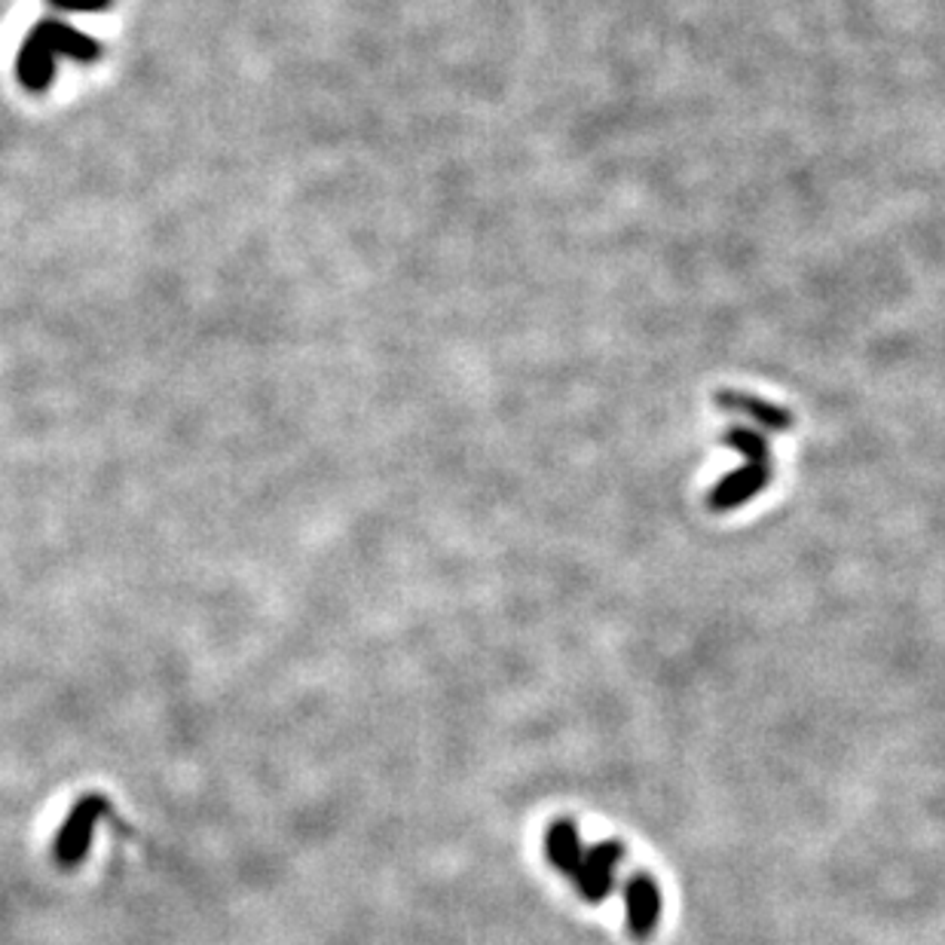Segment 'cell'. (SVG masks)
Returning <instances> with one entry per match:
<instances>
[{
  "instance_id": "6da1fadb",
  "label": "cell",
  "mask_w": 945,
  "mask_h": 945,
  "mask_svg": "<svg viewBox=\"0 0 945 945\" xmlns=\"http://www.w3.org/2000/svg\"><path fill=\"white\" fill-rule=\"evenodd\" d=\"M719 444L735 447L744 454V466L723 475L704 499L713 515H728V511H737L740 505L753 503L756 496L765 493V487L774 478V459L768 438L762 431L749 429V426H728L719 435Z\"/></svg>"
},
{
  "instance_id": "7a4b0ae2",
  "label": "cell",
  "mask_w": 945,
  "mask_h": 945,
  "mask_svg": "<svg viewBox=\"0 0 945 945\" xmlns=\"http://www.w3.org/2000/svg\"><path fill=\"white\" fill-rule=\"evenodd\" d=\"M101 814H105V798L101 796H87L77 802L74 810L64 817L59 838H56L59 866H77L80 859L87 857L89 842L96 835V823H99Z\"/></svg>"
},
{
  "instance_id": "8992f818",
  "label": "cell",
  "mask_w": 945,
  "mask_h": 945,
  "mask_svg": "<svg viewBox=\"0 0 945 945\" xmlns=\"http://www.w3.org/2000/svg\"><path fill=\"white\" fill-rule=\"evenodd\" d=\"M585 850L588 847L581 845L578 838V829L573 820H554L545 833V854H548V863L554 869H560L573 882L581 869V859H585Z\"/></svg>"
},
{
  "instance_id": "5b68a950",
  "label": "cell",
  "mask_w": 945,
  "mask_h": 945,
  "mask_svg": "<svg viewBox=\"0 0 945 945\" xmlns=\"http://www.w3.org/2000/svg\"><path fill=\"white\" fill-rule=\"evenodd\" d=\"M713 405L725 410V414H735V417H747L753 422H759L762 429L768 431H789L796 426V417L789 407H780L768 401V398H759V395L740 392V389H716L713 395Z\"/></svg>"
},
{
  "instance_id": "277c9868",
  "label": "cell",
  "mask_w": 945,
  "mask_h": 945,
  "mask_svg": "<svg viewBox=\"0 0 945 945\" xmlns=\"http://www.w3.org/2000/svg\"><path fill=\"white\" fill-rule=\"evenodd\" d=\"M625 859V847L618 842H600L585 850V859H581V869L573 878L576 891L588 903H600L606 896L615 891V872H618V863Z\"/></svg>"
},
{
  "instance_id": "3957f363",
  "label": "cell",
  "mask_w": 945,
  "mask_h": 945,
  "mask_svg": "<svg viewBox=\"0 0 945 945\" xmlns=\"http://www.w3.org/2000/svg\"><path fill=\"white\" fill-rule=\"evenodd\" d=\"M625 918L627 933L634 939H639V943L651 939V933L658 927V918H662V891H658V882L651 878L649 872H634L627 878Z\"/></svg>"
}]
</instances>
